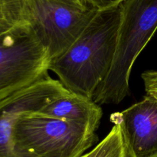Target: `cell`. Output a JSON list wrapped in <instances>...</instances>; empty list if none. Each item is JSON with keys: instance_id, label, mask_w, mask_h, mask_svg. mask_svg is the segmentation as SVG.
<instances>
[{"instance_id": "6da1fadb", "label": "cell", "mask_w": 157, "mask_h": 157, "mask_svg": "<svg viewBox=\"0 0 157 157\" xmlns=\"http://www.w3.org/2000/svg\"><path fill=\"white\" fill-rule=\"evenodd\" d=\"M121 18V6L98 10L70 47L51 60L49 71L67 90L93 99L113 64Z\"/></svg>"}, {"instance_id": "5bb4252c", "label": "cell", "mask_w": 157, "mask_h": 157, "mask_svg": "<svg viewBox=\"0 0 157 157\" xmlns=\"http://www.w3.org/2000/svg\"><path fill=\"white\" fill-rule=\"evenodd\" d=\"M155 157H157V156H155Z\"/></svg>"}, {"instance_id": "8992f818", "label": "cell", "mask_w": 157, "mask_h": 157, "mask_svg": "<svg viewBox=\"0 0 157 157\" xmlns=\"http://www.w3.org/2000/svg\"><path fill=\"white\" fill-rule=\"evenodd\" d=\"M59 80L48 76L0 101V157H22L17 153L12 130L18 117L38 112L58 97L68 93Z\"/></svg>"}, {"instance_id": "ba28073f", "label": "cell", "mask_w": 157, "mask_h": 157, "mask_svg": "<svg viewBox=\"0 0 157 157\" xmlns=\"http://www.w3.org/2000/svg\"><path fill=\"white\" fill-rule=\"evenodd\" d=\"M40 113L55 118L80 123L93 127H99L102 109L93 99L69 91L48 104Z\"/></svg>"}, {"instance_id": "8fae6325", "label": "cell", "mask_w": 157, "mask_h": 157, "mask_svg": "<svg viewBox=\"0 0 157 157\" xmlns=\"http://www.w3.org/2000/svg\"><path fill=\"white\" fill-rule=\"evenodd\" d=\"M141 77L147 94L157 95V71H147Z\"/></svg>"}, {"instance_id": "3957f363", "label": "cell", "mask_w": 157, "mask_h": 157, "mask_svg": "<svg viewBox=\"0 0 157 157\" xmlns=\"http://www.w3.org/2000/svg\"><path fill=\"white\" fill-rule=\"evenodd\" d=\"M96 130L86 124L27 112L15 122L12 139L22 157H81L97 140Z\"/></svg>"}, {"instance_id": "30bf717a", "label": "cell", "mask_w": 157, "mask_h": 157, "mask_svg": "<svg viewBox=\"0 0 157 157\" xmlns=\"http://www.w3.org/2000/svg\"><path fill=\"white\" fill-rule=\"evenodd\" d=\"M26 23L23 0H0V36Z\"/></svg>"}, {"instance_id": "4fadbf2b", "label": "cell", "mask_w": 157, "mask_h": 157, "mask_svg": "<svg viewBox=\"0 0 157 157\" xmlns=\"http://www.w3.org/2000/svg\"><path fill=\"white\" fill-rule=\"evenodd\" d=\"M61 1L64 2L68 3V4L75 5V6H87L84 3V2L82 0H61ZM88 7V6H87Z\"/></svg>"}, {"instance_id": "277c9868", "label": "cell", "mask_w": 157, "mask_h": 157, "mask_svg": "<svg viewBox=\"0 0 157 157\" xmlns=\"http://www.w3.org/2000/svg\"><path fill=\"white\" fill-rule=\"evenodd\" d=\"M51 58L29 24L0 36V101L48 76Z\"/></svg>"}, {"instance_id": "7a4b0ae2", "label": "cell", "mask_w": 157, "mask_h": 157, "mask_svg": "<svg viewBox=\"0 0 157 157\" xmlns=\"http://www.w3.org/2000/svg\"><path fill=\"white\" fill-rule=\"evenodd\" d=\"M117 46L110 70L94 96L101 104H118L129 94L135 61L157 30V0H124Z\"/></svg>"}, {"instance_id": "9c48e42d", "label": "cell", "mask_w": 157, "mask_h": 157, "mask_svg": "<svg viewBox=\"0 0 157 157\" xmlns=\"http://www.w3.org/2000/svg\"><path fill=\"white\" fill-rule=\"evenodd\" d=\"M81 157H128L119 126L114 124L101 143Z\"/></svg>"}, {"instance_id": "52a82bcc", "label": "cell", "mask_w": 157, "mask_h": 157, "mask_svg": "<svg viewBox=\"0 0 157 157\" xmlns=\"http://www.w3.org/2000/svg\"><path fill=\"white\" fill-rule=\"evenodd\" d=\"M119 126L128 157L157 156V95L147 94L142 101L110 115Z\"/></svg>"}, {"instance_id": "7c38bea8", "label": "cell", "mask_w": 157, "mask_h": 157, "mask_svg": "<svg viewBox=\"0 0 157 157\" xmlns=\"http://www.w3.org/2000/svg\"><path fill=\"white\" fill-rule=\"evenodd\" d=\"M84 4L88 7L101 10L113 6H120L124 0H82Z\"/></svg>"}, {"instance_id": "5b68a950", "label": "cell", "mask_w": 157, "mask_h": 157, "mask_svg": "<svg viewBox=\"0 0 157 157\" xmlns=\"http://www.w3.org/2000/svg\"><path fill=\"white\" fill-rule=\"evenodd\" d=\"M25 19L48 52L51 60L76 40L98 9L61 0H23Z\"/></svg>"}]
</instances>
